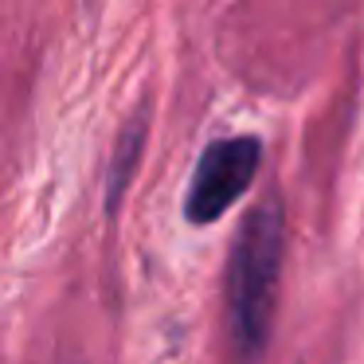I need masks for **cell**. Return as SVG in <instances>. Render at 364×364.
Returning <instances> with one entry per match:
<instances>
[{
    "mask_svg": "<svg viewBox=\"0 0 364 364\" xmlns=\"http://www.w3.org/2000/svg\"><path fill=\"white\" fill-rule=\"evenodd\" d=\"M282 235H286V220L274 200H262L239 223L235 251H231V267H228V309L243 353H262V345L270 337L278 270H282Z\"/></svg>",
    "mask_w": 364,
    "mask_h": 364,
    "instance_id": "6da1fadb",
    "label": "cell"
},
{
    "mask_svg": "<svg viewBox=\"0 0 364 364\" xmlns=\"http://www.w3.org/2000/svg\"><path fill=\"white\" fill-rule=\"evenodd\" d=\"M259 137H223L212 141L196 161L192 188L184 196V215L188 223H212L251 188L259 173Z\"/></svg>",
    "mask_w": 364,
    "mask_h": 364,
    "instance_id": "7a4b0ae2",
    "label": "cell"
},
{
    "mask_svg": "<svg viewBox=\"0 0 364 364\" xmlns=\"http://www.w3.org/2000/svg\"><path fill=\"white\" fill-rule=\"evenodd\" d=\"M141 141H145V118H134V126L122 134L118 149H114V161H110V196H106L110 212H118L122 192L129 188V176H134L137 157H141Z\"/></svg>",
    "mask_w": 364,
    "mask_h": 364,
    "instance_id": "3957f363",
    "label": "cell"
}]
</instances>
